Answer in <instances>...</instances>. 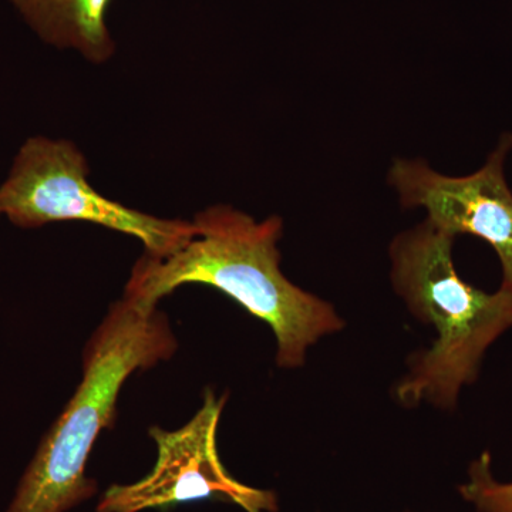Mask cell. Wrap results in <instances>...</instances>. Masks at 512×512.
I'll return each instance as SVG.
<instances>
[{
    "instance_id": "1",
    "label": "cell",
    "mask_w": 512,
    "mask_h": 512,
    "mask_svg": "<svg viewBox=\"0 0 512 512\" xmlns=\"http://www.w3.org/2000/svg\"><path fill=\"white\" fill-rule=\"evenodd\" d=\"M194 238L174 254H144L134 264L124 296L156 308L164 296L184 285L218 289L274 330L276 363L295 369L323 336L345 323L333 306L303 291L282 274L279 217L258 222L229 205H214L195 215Z\"/></svg>"
},
{
    "instance_id": "2",
    "label": "cell",
    "mask_w": 512,
    "mask_h": 512,
    "mask_svg": "<svg viewBox=\"0 0 512 512\" xmlns=\"http://www.w3.org/2000/svg\"><path fill=\"white\" fill-rule=\"evenodd\" d=\"M163 312L123 296L94 330L83 355V377L72 399L40 441L6 512H69L97 493L87 460L111 429L128 377L177 352Z\"/></svg>"
},
{
    "instance_id": "3",
    "label": "cell",
    "mask_w": 512,
    "mask_h": 512,
    "mask_svg": "<svg viewBox=\"0 0 512 512\" xmlns=\"http://www.w3.org/2000/svg\"><path fill=\"white\" fill-rule=\"evenodd\" d=\"M454 235L429 220L394 239L393 284L410 311L437 330L431 349L417 355L397 386L406 406L429 402L454 409L477 379L487 349L512 328V291L487 293L467 284L453 262Z\"/></svg>"
},
{
    "instance_id": "4",
    "label": "cell",
    "mask_w": 512,
    "mask_h": 512,
    "mask_svg": "<svg viewBox=\"0 0 512 512\" xmlns=\"http://www.w3.org/2000/svg\"><path fill=\"white\" fill-rule=\"evenodd\" d=\"M86 157L72 141L29 137L0 185V210L15 227L83 221L138 239L146 254L164 258L194 238L192 221L165 220L111 201L94 190Z\"/></svg>"
},
{
    "instance_id": "5",
    "label": "cell",
    "mask_w": 512,
    "mask_h": 512,
    "mask_svg": "<svg viewBox=\"0 0 512 512\" xmlns=\"http://www.w3.org/2000/svg\"><path fill=\"white\" fill-rule=\"evenodd\" d=\"M227 394L207 389L197 414L181 429L148 430L157 446V461L148 476L104 491L97 512H141L153 508L218 498L247 512H276L274 491L235 480L218 454L217 434Z\"/></svg>"
},
{
    "instance_id": "6",
    "label": "cell",
    "mask_w": 512,
    "mask_h": 512,
    "mask_svg": "<svg viewBox=\"0 0 512 512\" xmlns=\"http://www.w3.org/2000/svg\"><path fill=\"white\" fill-rule=\"evenodd\" d=\"M512 137L504 136L483 168L467 177H447L424 161H394L389 183L403 207H423L429 221L448 234H468L491 245L503 269L501 288L512 291V192L504 163Z\"/></svg>"
},
{
    "instance_id": "7",
    "label": "cell",
    "mask_w": 512,
    "mask_h": 512,
    "mask_svg": "<svg viewBox=\"0 0 512 512\" xmlns=\"http://www.w3.org/2000/svg\"><path fill=\"white\" fill-rule=\"evenodd\" d=\"M43 43L73 50L94 64L116 53L107 25L113 0H6Z\"/></svg>"
},
{
    "instance_id": "8",
    "label": "cell",
    "mask_w": 512,
    "mask_h": 512,
    "mask_svg": "<svg viewBox=\"0 0 512 512\" xmlns=\"http://www.w3.org/2000/svg\"><path fill=\"white\" fill-rule=\"evenodd\" d=\"M460 494L478 512H512V483L495 480L488 453L471 464L468 483L461 485Z\"/></svg>"
},
{
    "instance_id": "9",
    "label": "cell",
    "mask_w": 512,
    "mask_h": 512,
    "mask_svg": "<svg viewBox=\"0 0 512 512\" xmlns=\"http://www.w3.org/2000/svg\"><path fill=\"white\" fill-rule=\"evenodd\" d=\"M2 217H3V215H2V210H0V218H2Z\"/></svg>"
}]
</instances>
